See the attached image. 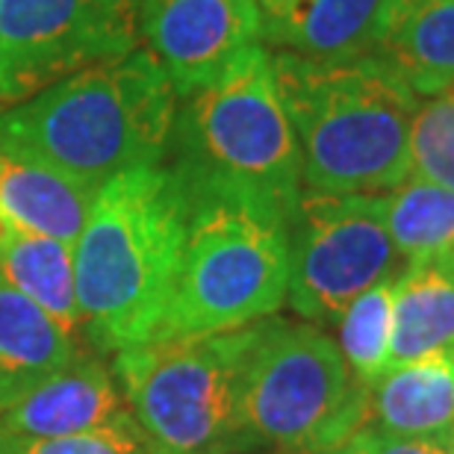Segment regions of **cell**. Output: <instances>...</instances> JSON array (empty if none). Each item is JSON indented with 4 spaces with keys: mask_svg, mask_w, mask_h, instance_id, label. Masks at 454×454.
I'll return each mask as SVG.
<instances>
[{
    "mask_svg": "<svg viewBox=\"0 0 454 454\" xmlns=\"http://www.w3.org/2000/svg\"><path fill=\"white\" fill-rule=\"evenodd\" d=\"M80 357V337L0 278V413Z\"/></svg>",
    "mask_w": 454,
    "mask_h": 454,
    "instance_id": "obj_15",
    "label": "cell"
},
{
    "mask_svg": "<svg viewBox=\"0 0 454 454\" xmlns=\"http://www.w3.org/2000/svg\"><path fill=\"white\" fill-rule=\"evenodd\" d=\"M393 280H380L354 298L342 313L337 345L354 378L372 387L389 366V337H393Z\"/></svg>",
    "mask_w": 454,
    "mask_h": 454,
    "instance_id": "obj_20",
    "label": "cell"
},
{
    "mask_svg": "<svg viewBox=\"0 0 454 454\" xmlns=\"http://www.w3.org/2000/svg\"><path fill=\"white\" fill-rule=\"evenodd\" d=\"M139 39V0H0V115Z\"/></svg>",
    "mask_w": 454,
    "mask_h": 454,
    "instance_id": "obj_9",
    "label": "cell"
},
{
    "mask_svg": "<svg viewBox=\"0 0 454 454\" xmlns=\"http://www.w3.org/2000/svg\"><path fill=\"white\" fill-rule=\"evenodd\" d=\"M139 27L177 98L210 86L262 44L257 0H139Z\"/></svg>",
    "mask_w": 454,
    "mask_h": 454,
    "instance_id": "obj_10",
    "label": "cell"
},
{
    "mask_svg": "<svg viewBox=\"0 0 454 454\" xmlns=\"http://www.w3.org/2000/svg\"><path fill=\"white\" fill-rule=\"evenodd\" d=\"M98 189L0 136V215L18 231L74 245Z\"/></svg>",
    "mask_w": 454,
    "mask_h": 454,
    "instance_id": "obj_13",
    "label": "cell"
},
{
    "mask_svg": "<svg viewBox=\"0 0 454 454\" xmlns=\"http://www.w3.org/2000/svg\"><path fill=\"white\" fill-rule=\"evenodd\" d=\"M9 440V454H153L136 422L44 440Z\"/></svg>",
    "mask_w": 454,
    "mask_h": 454,
    "instance_id": "obj_22",
    "label": "cell"
},
{
    "mask_svg": "<svg viewBox=\"0 0 454 454\" xmlns=\"http://www.w3.org/2000/svg\"><path fill=\"white\" fill-rule=\"evenodd\" d=\"M369 454H446L440 440H419V437H393L366 428Z\"/></svg>",
    "mask_w": 454,
    "mask_h": 454,
    "instance_id": "obj_23",
    "label": "cell"
},
{
    "mask_svg": "<svg viewBox=\"0 0 454 454\" xmlns=\"http://www.w3.org/2000/svg\"><path fill=\"white\" fill-rule=\"evenodd\" d=\"M189 198L168 166L130 168L98 189L74 242L83 340L115 354L160 331L186 245Z\"/></svg>",
    "mask_w": 454,
    "mask_h": 454,
    "instance_id": "obj_1",
    "label": "cell"
},
{
    "mask_svg": "<svg viewBox=\"0 0 454 454\" xmlns=\"http://www.w3.org/2000/svg\"><path fill=\"white\" fill-rule=\"evenodd\" d=\"M257 322L222 333L151 337L115 351L113 375L153 454L248 449L242 366Z\"/></svg>",
    "mask_w": 454,
    "mask_h": 454,
    "instance_id": "obj_7",
    "label": "cell"
},
{
    "mask_svg": "<svg viewBox=\"0 0 454 454\" xmlns=\"http://www.w3.org/2000/svg\"><path fill=\"white\" fill-rule=\"evenodd\" d=\"M413 89L431 95L454 83V0H404L375 53Z\"/></svg>",
    "mask_w": 454,
    "mask_h": 454,
    "instance_id": "obj_17",
    "label": "cell"
},
{
    "mask_svg": "<svg viewBox=\"0 0 454 454\" xmlns=\"http://www.w3.org/2000/svg\"><path fill=\"white\" fill-rule=\"evenodd\" d=\"M0 278L39 304L68 333L83 340V316L74 284V245L9 227L0 242Z\"/></svg>",
    "mask_w": 454,
    "mask_h": 454,
    "instance_id": "obj_18",
    "label": "cell"
},
{
    "mask_svg": "<svg viewBox=\"0 0 454 454\" xmlns=\"http://www.w3.org/2000/svg\"><path fill=\"white\" fill-rule=\"evenodd\" d=\"M184 189L186 245L153 337L222 333L275 316L289 293V213L269 198L231 186L184 184Z\"/></svg>",
    "mask_w": 454,
    "mask_h": 454,
    "instance_id": "obj_4",
    "label": "cell"
},
{
    "mask_svg": "<svg viewBox=\"0 0 454 454\" xmlns=\"http://www.w3.org/2000/svg\"><path fill=\"white\" fill-rule=\"evenodd\" d=\"M239 411L248 449L316 454L369 428V384L319 325L269 316L245 357Z\"/></svg>",
    "mask_w": 454,
    "mask_h": 454,
    "instance_id": "obj_6",
    "label": "cell"
},
{
    "mask_svg": "<svg viewBox=\"0 0 454 454\" xmlns=\"http://www.w3.org/2000/svg\"><path fill=\"white\" fill-rule=\"evenodd\" d=\"M262 42L307 59L375 57L404 0H257Z\"/></svg>",
    "mask_w": 454,
    "mask_h": 454,
    "instance_id": "obj_11",
    "label": "cell"
},
{
    "mask_svg": "<svg viewBox=\"0 0 454 454\" xmlns=\"http://www.w3.org/2000/svg\"><path fill=\"white\" fill-rule=\"evenodd\" d=\"M201 454H280V451H257V449H236V446H227V449H210V451H201Z\"/></svg>",
    "mask_w": 454,
    "mask_h": 454,
    "instance_id": "obj_25",
    "label": "cell"
},
{
    "mask_svg": "<svg viewBox=\"0 0 454 454\" xmlns=\"http://www.w3.org/2000/svg\"><path fill=\"white\" fill-rule=\"evenodd\" d=\"M454 348V269L411 262L393 284L389 366Z\"/></svg>",
    "mask_w": 454,
    "mask_h": 454,
    "instance_id": "obj_16",
    "label": "cell"
},
{
    "mask_svg": "<svg viewBox=\"0 0 454 454\" xmlns=\"http://www.w3.org/2000/svg\"><path fill=\"white\" fill-rule=\"evenodd\" d=\"M413 177L454 189V83L422 95L411 124Z\"/></svg>",
    "mask_w": 454,
    "mask_h": 454,
    "instance_id": "obj_21",
    "label": "cell"
},
{
    "mask_svg": "<svg viewBox=\"0 0 454 454\" xmlns=\"http://www.w3.org/2000/svg\"><path fill=\"white\" fill-rule=\"evenodd\" d=\"M177 92L151 48L98 62L0 115V136L83 184L168 160Z\"/></svg>",
    "mask_w": 454,
    "mask_h": 454,
    "instance_id": "obj_3",
    "label": "cell"
},
{
    "mask_svg": "<svg viewBox=\"0 0 454 454\" xmlns=\"http://www.w3.org/2000/svg\"><path fill=\"white\" fill-rule=\"evenodd\" d=\"M168 153L184 184L242 189L293 215L304 192L301 151L271 51L257 44L210 86L180 98Z\"/></svg>",
    "mask_w": 454,
    "mask_h": 454,
    "instance_id": "obj_5",
    "label": "cell"
},
{
    "mask_svg": "<svg viewBox=\"0 0 454 454\" xmlns=\"http://www.w3.org/2000/svg\"><path fill=\"white\" fill-rule=\"evenodd\" d=\"M384 215L407 266L434 262L454 269V189L411 175L384 195Z\"/></svg>",
    "mask_w": 454,
    "mask_h": 454,
    "instance_id": "obj_19",
    "label": "cell"
},
{
    "mask_svg": "<svg viewBox=\"0 0 454 454\" xmlns=\"http://www.w3.org/2000/svg\"><path fill=\"white\" fill-rule=\"evenodd\" d=\"M0 454H9V440H6V434H0Z\"/></svg>",
    "mask_w": 454,
    "mask_h": 454,
    "instance_id": "obj_27",
    "label": "cell"
},
{
    "mask_svg": "<svg viewBox=\"0 0 454 454\" xmlns=\"http://www.w3.org/2000/svg\"><path fill=\"white\" fill-rule=\"evenodd\" d=\"M440 442H442V451H446V454H454V428H451Z\"/></svg>",
    "mask_w": 454,
    "mask_h": 454,
    "instance_id": "obj_26",
    "label": "cell"
},
{
    "mask_svg": "<svg viewBox=\"0 0 454 454\" xmlns=\"http://www.w3.org/2000/svg\"><path fill=\"white\" fill-rule=\"evenodd\" d=\"M384 195L304 189L289 215L286 301L313 325H337L354 298L402 275Z\"/></svg>",
    "mask_w": 454,
    "mask_h": 454,
    "instance_id": "obj_8",
    "label": "cell"
},
{
    "mask_svg": "<svg viewBox=\"0 0 454 454\" xmlns=\"http://www.w3.org/2000/svg\"><path fill=\"white\" fill-rule=\"evenodd\" d=\"M284 454V451H280ZM316 454H369V446H366V428L360 434H354L351 440H345L342 446H333L328 451H316Z\"/></svg>",
    "mask_w": 454,
    "mask_h": 454,
    "instance_id": "obj_24",
    "label": "cell"
},
{
    "mask_svg": "<svg viewBox=\"0 0 454 454\" xmlns=\"http://www.w3.org/2000/svg\"><path fill=\"white\" fill-rule=\"evenodd\" d=\"M280 101L301 151L304 189L387 195L413 175L419 95L380 57L307 59L271 51Z\"/></svg>",
    "mask_w": 454,
    "mask_h": 454,
    "instance_id": "obj_2",
    "label": "cell"
},
{
    "mask_svg": "<svg viewBox=\"0 0 454 454\" xmlns=\"http://www.w3.org/2000/svg\"><path fill=\"white\" fill-rule=\"evenodd\" d=\"M369 425L393 437H446L454 428V348L393 366L372 380Z\"/></svg>",
    "mask_w": 454,
    "mask_h": 454,
    "instance_id": "obj_14",
    "label": "cell"
},
{
    "mask_svg": "<svg viewBox=\"0 0 454 454\" xmlns=\"http://www.w3.org/2000/svg\"><path fill=\"white\" fill-rule=\"evenodd\" d=\"M130 422L136 419L113 369L86 354L9 404L0 413V434L15 440H44Z\"/></svg>",
    "mask_w": 454,
    "mask_h": 454,
    "instance_id": "obj_12",
    "label": "cell"
}]
</instances>
